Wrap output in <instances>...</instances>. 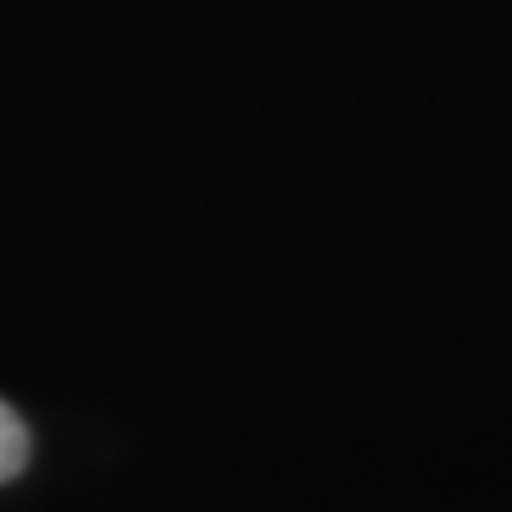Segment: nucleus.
<instances>
[{
    "instance_id": "1",
    "label": "nucleus",
    "mask_w": 512,
    "mask_h": 512,
    "mask_svg": "<svg viewBox=\"0 0 512 512\" xmlns=\"http://www.w3.org/2000/svg\"><path fill=\"white\" fill-rule=\"evenodd\" d=\"M30 457V431L18 419V410H9L0 402V483H9L13 474H22Z\"/></svg>"
}]
</instances>
